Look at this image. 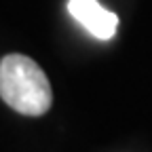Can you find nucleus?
I'll list each match as a JSON object with an SVG mask.
<instances>
[{
    "label": "nucleus",
    "instance_id": "f257e3e1",
    "mask_svg": "<svg viewBox=\"0 0 152 152\" xmlns=\"http://www.w3.org/2000/svg\"><path fill=\"white\" fill-rule=\"evenodd\" d=\"M0 97L15 112L40 116L53 104L51 83L28 55L11 53L0 61Z\"/></svg>",
    "mask_w": 152,
    "mask_h": 152
},
{
    "label": "nucleus",
    "instance_id": "f03ea898",
    "mask_svg": "<svg viewBox=\"0 0 152 152\" xmlns=\"http://www.w3.org/2000/svg\"><path fill=\"white\" fill-rule=\"evenodd\" d=\"M68 11L89 34L99 40H110L116 34L118 17L112 11L104 9L97 0H70Z\"/></svg>",
    "mask_w": 152,
    "mask_h": 152
}]
</instances>
